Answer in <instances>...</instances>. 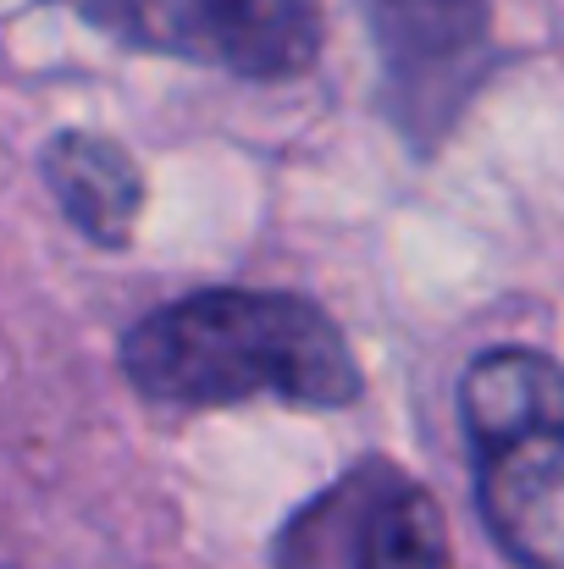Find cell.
<instances>
[{"label": "cell", "mask_w": 564, "mask_h": 569, "mask_svg": "<svg viewBox=\"0 0 564 569\" xmlns=\"http://www.w3.org/2000/svg\"><path fill=\"white\" fill-rule=\"evenodd\" d=\"M156 50L283 83L321 56V0H167Z\"/></svg>", "instance_id": "obj_5"}, {"label": "cell", "mask_w": 564, "mask_h": 569, "mask_svg": "<svg viewBox=\"0 0 564 569\" xmlns=\"http://www.w3.org/2000/svg\"><path fill=\"white\" fill-rule=\"evenodd\" d=\"M360 11L398 128L420 144L437 139L476 89L493 0H360Z\"/></svg>", "instance_id": "obj_4"}, {"label": "cell", "mask_w": 564, "mask_h": 569, "mask_svg": "<svg viewBox=\"0 0 564 569\" xmlns=\"http://www.w3.org/2000/svg\"><path fill=\"white\" fill-rule=\"evenodd\" d=\"M277 569H448V526L420 481L360 465L288 520Z\"/></svg>", "instance_id": "obj_3"}, {"label": "cell", "mask_w": 564, "mask_h": 569, "mask_svg": "<svg viewBox=\"0 0 564 569\" xmlns=\"http://www.w3.org/2000/svg\"><path fill=\"white\" fill-rule=\"evenodd\" d=\"M83 22L106 28L111 39H128V44H150L161 39V6L167 0H67Z\"/></svg>", "instance_id": "obj_7"}, {"label": "cell", "mask_w": 564, "mask_h": 569, "mask_svg": "<svg viewBox=\"0 0 564 569\" xmlns=\"http://www.w3.org/2000/svg\"><path fill=\"white\" fill-rule=\"evenodd\" d=\"M122 371L161 403H299L338 409L360 392L349 338L299 293L216 288L145 316L122 338Z\"/></svg>", "instance_id": "obj_1"}, {"label": "cell", "mask_w": 564, "mask_h": 569, "mask_svg": "<svg viewBox=\"0 0 564 569\" xmlns=\"http://www.w3.org/2000/svg\"><path fill=\"white\" fill-rule=\"evenodd\" d=\"M476 509L515 569H564V371L537 349H487L459 381Z\"/></svg>", "instance_id": "obj_2"}, {"label": "cell", "mask_w": 564, "mask_h": 569, "mask_svg": "<svg viewBox=\"0 0 564 569\" xmlns=\"http://www.w3.org/2000/svg\"><path fill=\"white\" fill-rule=\"evenodd\" d=\"M44 183L56 193V204L67 210V221L95 238L100 249H122L139 227V204H145V178L133 167V156L100 133H56L39 156Z\"/></svg>", "instance_id": "obj_6"}]
</instances>
